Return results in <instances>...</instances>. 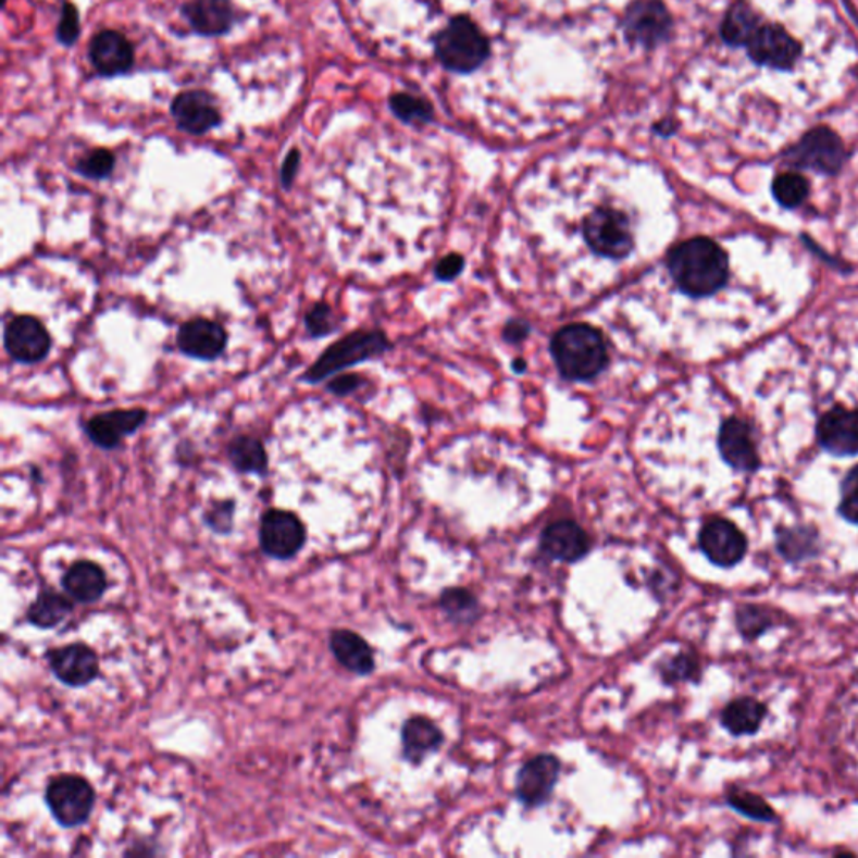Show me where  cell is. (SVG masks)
Segmentation results:
<instances>
[{
	"mask_svg": "<svg viewBox=\"0 0 858 858\" xmlns=\"http://www.w3.org/2000/svg\"><path fill=\"white\" fill-rule=\"evenodd\" d=\"M489 54L488 39L468 17H455L436 36V55L443 66L457 73H470L485 63Z\"/></svg>",
	"mask_w": 858,
	"mask_h": 858,
	"instance_id": "277c9868",
	"label": "cell"
},
{
	"mask_svg": "<svg viewBox=\"0 0 858 858\" xmlns=\"http://www.w3.org/2000/svg\"><path fill=\"white\" fill-rule=\"evenodd\" d=\"M235 501H215L203 515V522L209 529L220 535H227L234 526Z\"/></svg>",
	"mask_w": 858,
	"mask_h": 858,
	"instance_id": "f35d334b",
	"label": "cell"
},
{
	"mask_svg": "<svg viewBox=\"0 0 858 858\" xmlns=\"http://www.w3.org/2000/svg\"><path fill=\"white\" fill-rule=\"evenodd\" d=\"M176 346L188 358L215 361L227 349V333L219 322L191 319L179 327Z\"/></svg>",
	"mask_w": 858,
	"mask_h": 858,
	"instance_id": "ac0fdd59",
	"label": "cell"
},
{
	"mask_svg": "<svg viewBox=\"0 0 858 858\" xmlns=\"http://www.w3.org/2000/svg\"><path fill=\"white\" fill-rule=\"evenodd\" d=\"M789 165L813 170L823 175H835L845 163V147L841 136L825 126L811 129L786 154Z\"/></svg>",
	"mask_w": 858,
	"mask_h": 858,
	"instance_id": "52a82bcc",
	"label": "cell"
},
{
	"mask_svg": "<svg viewBox=\"0 0 858 858\" xmlns=\"http://www.w3.org/2000/svg\"><path fill=\"white\" fill-rule=\"evenodd\" d=\"M776 547L788 562H801L819 554V535L807 526L780 530Z\"/></svg>",
	"mask_w": 858,
	"mask_h": 858,
	"instance_id": "f546056e",
	"label": "cell"
},
{
	"mask_svg": "<svg viewBox=\"0 0 858 858\" xmlns=\"http://www.w3.org/2000/svg\"><path fill=\"white\" fill-rule=\"evenodd\" d=\"M817 436L829 453L855 457L858 455V411L835 408L823 414Z\"/></svg>",
	"mask_w": 858,
	"mask_h": 858,
	"instance_id": "d6986e66",
	"label": "cell"
},
{
	"mask_svg": "<svg viewBox=\"0 0 858 858\" xmlns=\"http://www.w3.org/2000/svg\"><path fill=\"white\" fill-rule=\"evenodd\" d=\"M361 386V377L356 374H343V376L334 377L331 383H327V391L336 396H349L358 391Z\"/></svg>",
	"mask_w": 858,
	"mask_h": 858,
	"instance_id": "7bdbcfd3",
	"label": "cell"
},
{
	"mask_svg": "<svg viewBox=\"0 0 858 858\" xmlns=\"http://www.w3.org/2000/svg\"><path fill=\"white\" fill-rule=\"evenodd\" d=\"M170 114L176 128L191 136L207 135L223 123L219 101L206 89L178 92L170 104Z\"/></svg>",
	"mask_w": 858,
	"mask_h": 858,
	"instance_id": "9c48e42d",
	"label": "cell"
},
{
	"mask_svg": "<svg viewBox=\"0 0 858 858\" xmlns=\"http://www.w3.org/2000/svg\"><path fill=\"white\" fill-rule=\"evenodd\" d=\"M728 804H730L734 810L739 811L742 815H746V817L753 820L774 822V819H776V813H774L773 808H771L763 798L753 795V793L743 792V789H736V792L731 793V795L728 796Z\"/></svg>",
	"mask_w": 858,
	"mask_h": 858,
	"instance_id": "836d02e7",
	"label": "cell"
},
{
	"mask_svg": "<svg viewBox=\"0 0 858 858\" xmlns=\"http://www.w3.org/2000/svg\"><path fill=\"white\" fill-rule=\"evenodd\" d=\"M442 606L449 618L460 622L473 619L476 612L475 597L470 592L461 590V588L446 590L442 597Z\"/></svg>",
	"mask_w": 858,
	"mask_h": 858,
	"instance_id": "8d00e7d4",
	"label": "cell"
},
{
	"mask_svg": "<svg viewBox=\"0 0 858 858\" xmlns=\"http://www.w3.org/2000/svg\"><path fill=\"white\" fill-rule=\"evenodd\" d=\"M259 540L265 556L290 560L306 545L308 530L296 513L272 508L260 520Z\"/></svg>",
	"mask_w": 858,
	"mask_h": 858,
	"instance_id": "ba28073f",
	"label": "cell"
},
{
	"mask_svg": "<svg viewBox=\"0 0 858 858\" xmlns=\"http://www.w3.org/2000/svg\"><path fill=\"white\" fill-rule=\"evenodd\" d=\"M389 107L393 113L406 123H426L433 117L432 104L420 96L398 92L389 99Z\"/></svg>",
	"mask_w": 858,
	"mask_h": 858,
	"instance_id": "d6a6232c",
	"label": "cell"
},
{
	"mask_svg": "<svg viewBox=\"0 0 858 858\" xmlns=\"http://www.w3.org/2000/svg\"><path fill=\"white\" fill-rule=\"evenodd\" d=\"M148 413L142 408L113 410L96 414L85 423V432L91 443L101 449H114L126 436L138 432L147 423Z\"/></svg>",
	"mask_w": 858,
	"mask_h": 858,
	"instance_id": "e0dca14e",
	"label": "cell"
},
{
	"mask_svg": "<svg viewBox=\"0 0 858 858\" xmlns=\"http://www.w3.org/2000/svg\"><path fill=\"white\" fill-rule=\"evenodd\" d=\"M542 550L560 562H577L587 556L590 538L584 529L570 520L551 523L542 534Z\"/></svg>",
	"mask_w": 858,
	"mask_h": 858,
	"instance_id": "7402d4cb",
	"label": "cell"
},
{
	"mask_svg": "<svg viewBox=\"0 0 858 858\" xmlns=\"http://www.w3.org/2000/svg\"><path fill=\"white\" fill-rule=\"evenodd\" d=\"M54 676L70 687H85L99 676L98 654L83 643L59 647L48 654Z\"/></svg>",
	"mask_w": 858,
	"mask_h": 858,
	"instance_id": "2e32d148",
	"label": "cell"
},
{
	"mask_svg": "<svg viewBox=\"0 0 858 858\" xmlns=\"http://www.w3.org/2000/svg\"><path fill=\"white\" fill-rule=\"evenodd\" d=\"M463 271V259L458 256H449L443 259L438 265V277L443 281L457 277Z\"/></svg>",
	"mask_w": 858,
	"mask_h": 858,
	"instance_id": "ee69618b",
	"label": "cell"
},
{
	"mask_svg": "<svg viewBox=\"0 0 858 858\" xmlns=\"http://www.w3.org/2000/svg\"><path fill=\"white\" fill-rule=\"evenodd\" d=\"M810 194V185L807 179L796 173H783L776 176L773 182V195L779 200L780 206L786 209H796L807 200Z\"/></svg>",
	"mask_w": 858,
	"mask_h": 858,
	"instance_id": "4dcf8cb0",
	"label": "cell"
},
{
	"mask_svg": "<svg viewBox=\"0 0 858 858\" xmlns=\"http://www.w3.org/2000/svg\"><path fill=\"white\" fill-rule=\"evenodd\" d=\"M228 460L237 472L245 475H265L269 468L265 446L256 436L240 435L228 443Z\"/></svg>",
	"mask_w": 858,
	"mask_h": 858,
	"instance_id": "484cf974",
	"label": "cell"
},
{
	"mask_svg": "<svg viewBox=\"0 0 858 858\" xmlns=\"http://www.w3.org/2000/svg\"><path fill=\"white\" fill-rule=\"evenodd\" d=\"M329 647L334 658L347 671L355 672L359 676H365V674L373 672V649L356 632L347 631V629H337V631L331 632Z\"/></svg>",
	"mask_w": 858,
	"mask_h": 858,
	"instance_id": "cb8c5ba5",
	"label": "cell"
},
{
	"mask_svg": "<svg viewBox=\"0 0 858 858\" xmlns=\"http://www.w3.org/2000/svg\"><path fill=\"white\" fill-rule=\"evenodd\" d=\"M664 274L681 296L705 299L720 293L726 284V253L709 238H689L669 250Z\"/></svg>",
	"mask_w": 858,
	"mask_h": 858,
	"instance_id": "7a4b0ae2",
	"label": "cell"
},
{
	"mask_svg": "<svg viewBox=\"0 0 858 858\" xmlns=\"http://www.w3.org/2000/svg\"><path fill=\"white\" fill-rule=\"evenodd\" d=\"M560 764L550 755L535 756L520 770L517 796L526 807H538L547 801L559 779Z\"/></svg>",
	"mask_w": 858,
	"mask_h": 858,
	"instance_id": "ffe728a7",
	"label": "cell"
},
{
	"mask_svg": "<svg viewBox=\"0 0 858 858\" xmlns=\"http://www.w3.org/2000/svg\"><path fill=\"white\" fill-rule=\"evenodd\" d=\"M550 352L557 370L565 380H596L609 364L606 337L594 325L570 324L551 337Z\"/></svg>",
	"mask_w": 858,
	"mask_h": 858,
	"instance_id": "3957f363",
	"label": "cell"
},
{
	"mask_svg": "<svg viewBox=\"0 0 858 858\" xmlns=\"http://www.w3.org/2000/svg\"><path fill=\"white\" fill-rule=\"evenodd\" d=\"M179 14L191 33L207 39L227 36L238 23L234 0H187L179 8Z\"/></svg>",
	"mask_w": 858,
	"mask_h": 858,
	"instance_id": "4fadbf2b",
	"label": "cell"
},
{
	"mask_svg": "<svg viewBox=\"0 0 858 858\" xmlns=\"http://www.w3.org/2000/svg\"><path fill=\"white\" fill-rule=\"evenodd\" d=\"M764 717H767V708L763 702L753 698H742L724 708L721 723L734 736H745L760 730Z\"/></svg>",
	"mask_w": 858,
	"mask_h": 858,
	"instance_id": "83f0119b",
	"label": "cell"
},
{
	"mask_svg": "<svg viewBox=\"0 0 858 858\" xmlns=\"http://www.w3.org/2000/svg\"><path fill=\"white\" fill-rule=\"evenodd\" d=\"M672 21L661 0H639L631 5L624 18V33L637 45H659L668 39Z\"/></svg>",
	"mask_w": 858,
	"mask_h": 858,
	"instance_id": "9a60e30c",
	"label": "cell"
},
{
	"mask_svg": "<svg viewBox=\"0 0 858 858\" xmlns=\"http://www.w3.org/2000/svg\"><path fill=\"white\" fill-rule=\"evenodd\" d=\"M530 333V325L525 324L522 321H513L512 324L507 325V329H505V337H507L510 343H519V340L525 339Z\"/></svg>",
	"mask_w": 858,
	"mask_h": 858,
	"instance_id": "f6af8a7d",
	"label": "cell"
},
{
	"mask_svg": "<svg viewBox=\"0 0 858 858\" xmlns=\"http://www.w3.org/2000/svg\"><path fill=\"white\" fill-rule=\"evenodd\" d=\"M718 449L723 460L738 472H755L760 467L751 430L742 420L730 418L723 423L718 436Z\"/></svg>",
	"mask_w": 858,
	"mask_h": 858,
	"instance_id": "44dd1931",
	"label": "cell"
},
{
	"mask_svg": "<svg viewBox=\"0 0 858 858\" xmlns=\"http://www.w3.org/2000/svg\"><path fill=\"white\" fill-rule=\"evenodd\" d=\"M55 42L63 46V48H73L77 45L80 37V15L79 9L76 4L64 0L61 5V17H59L58 27H55Z\"/></svg>",
	"mask_w": 858,
	"mask_h": 858,
	"instance_id": "d590c367",
	"label": "cell"
},
{
	"mask_svg": "<svg viewBox=\"0 0 858 858\" xmlns=\"http://www.w3.org/2000/svg\"><path fill=\"white\" fill-rule=\"evenodd\" d=\"M303 324L312 339H322L337 331L336 314L327 302H318L309 309Z\"/></svg>",
	"mask_w": 858,
	"mask_h": 858,
	"instance_id": "e575fe53",
	"label": "cell"
},
{
	"mask_svg": "<svg viewBox=\"0 0 858 858\" xmlns=\"http://www.w3.org/2000/svg\"><path fill=\"white\" fill-rule=\"evenodd\" d=\"M4 347L18 364H37L51 352L48 329L34 315H15L5 324Z\"/></svg>",
	"mask_w": 858,
	"mask_h": 858,
	"instance_id": "8fae6325",
	"label": "cell"
},
{
	"mask_svg": "<svg viewBox=\"0 0 858 858\" xmlns=\"http://www.w3.org/2000/svg\"><path fill=\"white\" fill-rule=\"evenodd\" d=\"M389 347L386 336L380 331H356L339 343L327 347L318 361L306 371L302 380L309 384L322 383L351 365L383 355Z\"/></svg>",
	"mask_w": 858,
	"mask_h": 858,
	"instance_id": "5b68a950",
	"label": "cell"
},
{
	"mask_svg": "<svg viewBox=\"0 0 858 858\" xmlns=\"http://www.w3.org/2000/svg\"><path fill=\"white\" fill-rule=\"evenodd\" d=\"M774 624L768 610L758 606H745L738 612V627L746 639H756Z\"/></svg>",
	"mask_w": 858,
	"mask_h": 858,
	"instance_id": "74e56055",
	"label": "cell"
},
{
	"mask_svg": "<svg viewBox=\"0 0 858 858\" xmlns=\"http://www.w3.org/2000/svg\"><path fill=\"white\" fill-rule=\"evenodd\" d=\"M763 26L760 15L753 11L751 5L745 0H738L724 15L721 24V37L728 46L742 48L748 46L756 30Z\"/></svg>",
	"mask_w": 858,
	"mask_h": 858,
	"instance_id": "d4e9b609",
	"label": "cell"
},
{
	"mask_svg": "<svg viewBox=\"0 0 858 858\" xmlns=\"http://www.w3.org/2000/svg\"><path fill=\"white\" fill-rule=\"evenodd\" d=\"M662 677L668 683L674 681H696L699 677V664L694 656L689 654H680L676 658L669 661L662 668Z\"/></svg>",
	"mask_w": 858,
	"mask_h": 858,
	"instance_id": "ab89813d",
	"label": "cell"
},
{
	"mask_svg": "<svg viewBox=\"0 0 858 858\" xmlns=\"http://www.w3.org/2000/svg\"><path fill=\"white\" fill-rule=\"evenodd\" d=\"M699 547L709 562L718 567H734L745 559L748 540L734 523L723 519L709 520L699 534Z\"/></svg>",
	"mask_w": 858,
	"mask_h": 858,
	"instance_id": "5bb4252c",
	"label": "cell"
},
{
	"mask_svg": "<svg viewBox=\"0 0 858 858\" xmlns=\"http://www.w3.org/2000/svg\"><path fill=\"white\" fill-rule=\"evenodd\" d=\"M838 512L847 522L858 525V468L848 473L842 483V501Z\"/></svg>",
	"mask_w": 858,
	"mask_h": 858,
	"instance_id": "60d3db41",
	"label": "cell"
},
{
	"mask_svg": "<svg viewBox=\"0 0 858 858\" xmlns=\"http://www.w3.org/2000/svg\"><path fill=\"white\" fill-rule=\"evenodd\" d=\"M96 795L89 782L77 774H59L46 788V804L59 825H85L95 808Z\"/></svg>",
	"mask_w": 858,
	"mask_h": 858,
	"instance_id": "8992f818",
	"label": "cell"
},
{
	"mask_svg": "<svg viewBox=\"0 0 858 858\" xmlns=\"http://www.w3.org/2000/svg\"><path fill=\"white\" fill-rule=\"evenodd\" d=\"M300 165H302V153L299 148H293L289 153L285 154L284 163L281 166V185L284 190L289 191L293 188Z\"/></svg>",
	"mask_w": 858,
	"mask_h": 858,
	"instance_id": "b9f144b4",
	"label": "cell"
},
{
	"mask_svg": "<svg viewBox=\"0 0 858 858\" xmlns=\"http://www.w3.org/2000/svg\"><path fill=\"white\" fill-rule=\"evenodd\" d=\"M746 48H748L749 58L756 64L782 71L795 66L801 54L800 42L793 39L788 30L773 26V24H767L756 30Z\"/></svg>",
	"mask_w": 858,
	"mask_h": 858,
	"instance_id": "7c38bea8",
	"label": "cell"
},
{
	"mask_svg": "<svg viewBox=\"0 0 858 858\" xmlns=\"http://www.w3.org/2000/svg\"><path fill=\"white\" fill-rule=\"evenodd\" d=\"M114 169H116V154L108 148H95V150L88 151L85 157H80L76 161V166H74L80 176L95 179V182L110 178Z\"/></svg>",
	"mask_w": 858,
	"mask_h": 858,
	"instance_id": "1f68e13d",
	"label": "cell"
},
{
	"mask_svg": "<svg viewBox=\"0 0 858 858\" xmlns=\"http://www.w3.org/2000/svg\"><path fill=\"white\" fill-rule=\"evenodd\" d=\"M443 742L442 731L432 721L413 718L402 728V746L408 760L420 763L430 751H435Z\"/></svg>",
	"mask_w": 858,
	"mask_h": 858,
	"instance_id": "4316f807",
	"label": "cell"
},
{
	"mask_svg": "<svg viewBox=\"0 0 858 858\" xmlns=\"http://www.w3.org/2000/svg\"><path fill=\"white\" fill-rule=\"evenodd\" d=\"M649 228L644 188L627 166L597 160L547 166L517 197L503 265L530 299L574 308L643 262Z\"/></svg>",
	"mask_w": 858,
	"mask_h": 858,
	"instance_id": "6da1fadb",
	"label": "cell"
},
{
	"mask_svg": "<svg viewBox=\"0 0 858 858\" xmlns=\"http://www.w3.org/2000/svg\"><path fill=\"white\" fill-rule=\"evenodd\" d=\"M63 588L77 602L95 604L107 592V574L91 560H77L64 574Z\"/></svg>",
	"mask_w": 858,
	"mask_h": 858,
	"instance_id": "603a6c76",
	"label": "cell"
},
{
	"mask_svg": "<svg viewBox=\"0 0 858 858\" xmlns=\"http://www.w3.org/2000/svg\"><path fill=\"white\" fill-rule=\"evenodd\" d=\"M88 58L95 73L104 79L125 76L135 70V46L120 30L96 33L89 40Z\"/></svg>",
	"mask_w": 858,
	"mask_h": 858,
	"instance_id": "30bf717a",
	"label": "cell"
},
{
	"mask_svg": "<svg viewBox=\"0 0 858 858\" xmlns=\"http://www.w3.org/2000/svg\"><path fill=\"white\" fill-rule=\"evenodd\" d=\"M71 612H73V604L66 596L58 594V592L46 590L30 604L26 618L34 627L48 631V629L58 627Z\"/></svg>",
	"mask_w": 858,
	"mask_h": 858,
	"instance_id": "f1b7e54d",
	"label": "cell"
}]
</instances>
